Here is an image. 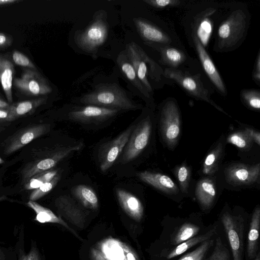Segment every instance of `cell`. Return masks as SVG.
Listing matches in <instances>:
<instances>
[{
  "label": "cell",
  "mask_w": 260,
  "mask_h": 260,
  "mask_svg": "<svg viewBox=\"0 0 260 260\" xmlns=\"http://www.w3.org/2000/svg\"><path fill=\"white\" fill-rule=\"evenodd\" d=\"M216 232V227L214 226L206 233L194 236L178 245L171 250L166 256L167 259H171L178 256L194 246L210 239Z\"/></svg>",
  "instance_id": "27"
},
{
  "label": "cell",
  "mask_w": 260,
  "mask_h": 260,
  "mask_svg": "<svg viewBox=\"0 0 260 260\" xmlns=\"http://www.w3.org/2000/svg\"><path fill=\"white\" fill-rule=\"evenodd\" d=\"M160 123L164 139L169 145H174L180 133V113L174 101H169L164 105L161 112Z\"/></svg>",
  "instance_id": "9"
},
{
  "label": "cell",
  "mask_w": 260,
  "mask_h": 260,
  "mask_svg": "<svg viewBox=\"0 0 260 260\" xmlns=\"http://www.w3.org/2000/svg\"><path fill=\"white\" fill-rule=\"evenodd\" d=\"M10 104L0 98V108H7Z\"/></svg>",
  "instance_id": "49"
},
{
  "label": "cell",
  "mask_w": 260,
  "mask_h": 260,
  "mask_svg": "<svg viewBox=\"0 0 260 260\" xmlns=\"http://www.w3.org/2000/svg\"><path fill=\"white\" fill-rule=\"evenodd\" d=\"M50 128L46 124H35L22 129L10 140L6 148L5 153L10 154L21 148L34 139L47 132Z\"/></svg>",
  "instance_id": "15"
},
{
  "label": "cell",
  "mask_w": 260,
  "mask_h": 260,
  "mask_svg": "<svg viewBox=\"0 0 260 260\" xmlns=\"http://www.w3.org/2000/svg\"><path fill=\"white\" fill-rule=\"evenodd\" d=\"M200 227L197 225L185 223L182 224L171 240L173 245H178L194 236L199 233Z\"/></svg>",
  "instance_id": "29"
},
{
  "label": "cell",
  "mask_w": 260,
  "mask_h": 260,
  "mask_svg": "<svg viewBox=\"0 0 260 260\" xmlns=\"http://www.w3.org/2000/svg\"><path fill=\"white\" fill-rule=\"evenodd\" d=\"M1 158H0V162H1Z\"/></svg>",
  "instance_id": "52"
},
{
  "label": "cell",
  "mask_w": 260,
  "mask_h": 260,
  "mask_svg": "<svg viewBox=\"0 0 260 260\" xmlns=\"http://www.w3.org/2000/svg\"><path fill=\"white\" fill-rule=\"evenodd\" d=\"M253 77L255 80L259 82L260 80V55L259 53L257 55L256 60L255 69L254 72Z\"/></svg>",
  "instance_id": "46"
},
{
  "label": "cell",
  "mask_w": 260,
  "mask_h": 260,
  "mask_svg": "<svg viewBox=\"0 0 260 260\" xmlns=\"http://www.w3.org/2000/svg\"><path fill=\"white\" fill-rule=\"evenodd\" d=\"M259 223L260 209L256 207L251 219L247 238V252L251 259L255 257L258 248Z\"/></svg>",
  "instance_id": "23"
},
{
  "label": "cell",
  "mask_w": 260,
  "mask_h": 260,
  "mask_svg": "<svg viewBox=\"0 0 260 260\" xmlns=\"http://www.w3.org/2000/svg\"><path fill=\"white\" fill-rule=\"evenodd\" d=\"M214 241L208 239L201 243L196 249L188 253L178 260H204L210 248L213 245Z\"/></svg>",
  "instance_id": "32"
},
{
  "label": "cell",
  "mask_w": 260,
  "mask_h": 260,
  "mask_svg": "<svg viewBox=\"0 0 260 260\" xmlns=\"http://www.w3.org/2000/svg\"><path fill=\"white\" fill-rule=\"evenodd\" d=\"M57 174V170H49L39 173L24 183V188L32 189L39 188L44 183L50 181Z\"/></svg>",
  "instance_id": "31"
},
{
  "label": "cell",
  "mask_w": 260,
  "mask_h": 260,
  "mask_svg": "<svg viewBox=\"0 0 260 260\" xmlns=\"http://www.w3.org/2000/svg\"><path fill=\"white\" fill-rule=\"evenodd\" d=\"M221 153L222 147L219 145L208 153L203 164L204 174L210 175L216 171Z\"/></svg>",
  "instance_id": "30"
},
{
  "label": "cell",
  "mask_w": 260,
  "mask_h": 260,
  "mask_svg": "<svg viewBox=\"0 0 260 260\" xmlns=\"http://www.w3.org/2000/svg\"><path fill=\"white\" fill-rule=\"evenodd\" d=\"M204 260H230V254L229 250L223 244L221 238L218 237L215 245L211 255Z\"/></svg>",
  "instance_id": "35"
},
{
  "label": "cell",
  "mask_w": 260,
  "mask_h": 260,
  "mask_svg": "<svg viewBox=\"0 0 260 260\" xmlns=\"http://www.w3.org/2000/svg\"><path fill=\"white\" fill-rule=\"evenodd\" d=\"M124 251L126 260H139L136 253L125 245H124Z\"/></svg>",
  "instance_id": "47"
},
{
  "label": "cell",
  "mask_w": 260,
  "mask_h": 260,
  "mask_svg": "<svg viewBox=\"0 0 260 260\" xmlns=\"http://www.w3.org/2000/svg\"><path fill=\"white\" fill-rule=\"evenodd\" d=\"M196 196L203 208H209L216 196V189L213 181L209 179L200 181L196 188Z\"/></svg>",
  "instance_id": "25"
},
{
  "label": "cell",
  "mask_w": 260,
  "mask_h": 260,
  "mask_svg": "<svg viewBox=\"0 0 260 260\" xmlns=\"http://www.w3.org/2000/svg\"><path fill=\"white\" fill-rule=\"evenodd\" d=\"M221 222L228 238L233 260H243L244 220L240 216L225 212Z\"/></svg>",
  "instance_id": "7"
},
{
  "label": "cell",
  "mask_w": 260,
  "mask_h": 260,
  "mask_svg": "<svg viewBox=\"0 0 260 260\" xmlns=\"http://www.w3.org/2000/svg\"><path fill=\"white\" fill-rule=\"evenodd\" d=\"M27 205L36 213L35 220L40 223H56L63 226L78 238H80L78 235L70 228L68 224L59 216L56 215L51 210L44 207L35 201L29 200Z\"/></svg>",
  "instance_id": "22"
},
{
  "label": "cell",
  "mask_w": 260,
  "mask_h": 260,
  "mask_svg": "<svg viewBox=\"0 0 260 260\" xmlns=\"http://www.w3.org/2000/svg\"><path fill=\"white\" fill-rule=\"evenodd\" d=\"M136 125H131L117 137L105 143L101 147L98 157L100 169L103 172L113 166L127 144Z\"/></svg>",
  "instance_id": "10"
},
{
  "label": "cell",
  "mask_w": 260,
  "mask_h": 260,
  "mask_svg": "<svg viewBox=\"0 0 260 260\" xmlns=\"http://www.w3.org/2000/svg\"><path fill=\"white\" fill-rule=\"evenodd\" d=\"M12 59L14 62L20 67L33 70H37L33 62L22 52L15 50L12 53Z\"/></svg>",
  "instance_id": "39"
},
{
  "label": "cell",
  "mask_w": 260,
  "mask_h": 260,
  "mask_svg": "<svg viewBox=\"0 0 260 260\" xmlns=\"http://www.w3.org/2000/svg\"><path fill=\"white\" fill-rule=\"evenodd\" d=\"M163 75L172 79L184 88L188 93L198 99L210 104L218 110L224 111L210 98L208 90L204 86L198 75H192L174 68H167Z\"/></svg>",
  "instance_id": "4"
},
{
  "label": "cell",
  "mask_w": 260,
  "mask_h": 260,
  "mask_svg": "<svg viewBox=\"0 0 260 260\" xmlns=\"http://www.w3.org/2000/svg\"><path fill=\"white\" fill-rule=\"evenodd\" d=\"M82 147V143L64 147L42 158L29 163L21 172L22 183H25L35 175L53 168L60 160L67 157L71 153L78 151Z\"/></svg>",
  "instance_id": "6"
},
{
  "label": "cell",
  "mask_w": 260,
  "mask_h": 260,
  "mask_svg": "<svg viewBox=\"0 0 260 260\" xmlns=\"http://www.w3.org/2000/svg\"><path fill=\"white\" fill-rule=\"evenodd\" d=\"M58 214L80 229H83L87 216V212L82 209L70 196L62 195L55 201Z\"/></svg>",
  "instance_id": "11"
},
{
  "label": "cell",
  "mask_w": 260,
  "mask_h": 260,
  "mask_svg": "<svg viewBox=\"0 0 260 260\" xmlns=\"http://www.w3.org/2000/svg\"><path fill=\"white\" fill-rule=\"evenodd\" d=\"M143 2L152 7L159 9L169 6H176L180 3V1L178 0H143Z\"/></svg>",
  "instance_id": "40"
},
{
  "label": "cell",
  "mask_w": 260,
  "mask_h": 260,
  "mask_svg": "<svg viewBox=\"0 0 260 260\" xmlns=\"http://www.w3.org/2000/svg\"><path fill=\"white\" fill-rule=\"evenodd\" d=\"M107 17L105 11H98L88 26L75 32L74 41L79 48L88 53L97 52L108 37L109 27Z\"/></svg>",
  "instance_id": "2"
},
{
  "label": "cell",
  "mask_w": 260,
  "mask_h": 260,
  "mask_svg": "<svg viewBox=\"0 0 260 260\" xmlns=\"http://www.w3.org/2000/svg\"><path fill=\"white\" fill-rule=\"evenodd\" d=\"M60 178V174H57L50 181L44 183L39 188L35 189L30 194L29 200L35 201L46 195L55 187Z\"/></svg>",
  "instance_id": "34"
},
{
  "label": "cell",
  "mask_w": 260,
  "mask_h": 260,
  "mask_svg": "<svg viewBox=\"0 0 260 260\" xmlns=\"http://www.w3.org/2000/svg\"><path fill=\"white\" fill-rule=\"evenodd\" d=\"M19 260H40V259L37 249L35 247H32L28 254L22 253L20 255Z\"/></svg>",
  "instance_id": "42"
},
{
  "label": "cell",
  "mask_w": 260,
  "mask_h": 260,
  "mask_svg": "<svg viewBox=\"0 0 260 260\" xmlns=\"http://www.w3.org/2000/svg\"><path fill=\"white\" fill-rule=\"evenodd\" d=\"M116 193L120 206L127 215L137 221H141L144 214V208L140 200L121 188L116 189Z\"/></svg>",
  "instance_id": "18"
},
{
  "label": "cell",
  "mask_w": 260,
  "mask_h": 260,
  "mask_svg": "<svg viewBox=\"0 0 260 260\" xmlns=\"http://www.w3.org/2000/svg\"><path fill=\"white\" fill-rule=\"evenodd\" d=\"M13 41L11 36L0 32V49H5L10 46Z\"/></svg>",
  "instance_id": "41"
},
{
  "label": "cell",
  "mask_w": 260,
  "mask_h": 260,
  "mask_svg": "<svg viewBox=\"0 0 260 260\" xmlns=\"http://www.w3.org/2000/svg\"><path fill=\"white\" fill-rule=\"evenodd\" d=\"M72 193L85 208L96 210L99 208V200L94 191L89 186L79 185L73 188Z\"/></svg>",
  "instance_id": "26"
},
{
  "label": "cell",
  "mask_w": 260,
  "mask_h": 260,
  "mask_svg": "<svg viewBox=\"0 0 260 260\" xmlns=\"http://www.w3.org/2000/svg\"><path fill=\"white\" fill-rule=\"evenodd\" d=\"M143 182L168 193H175L178 191L176 184L168 176L160 174L143 171L138 174Z\"/></svg>",
  "instance_id": "19"
},
{
  "label": "cell",
  "mask_w": 260,
  "mask_h": 260,
  "mask_svg": "<svg viewBox=\"0 0 260 260\" xmlns=\"http://www.w3.org/2000/svg\"><path fill=\"white\" fill-rule=\"evenodd\" d=\"M9 107L7 108H0V122L13 121Z\"/></svg>",
  "instance_id": "43"
},
{
  "label": "cell",
  "mask_w": 260,
  "mask_h": 260,
  "mask_svg": "<svg viewBox=\"0 0 260 260\" xmlns=\"http://www.w3.org/2000/svg\"><path fill=\"white\" fill-rule=\"evenodd\" d=\"M21 1L19 0H0V7L13 5L15 3H19Z\"/></svg>",
  "instance_id": "48"
},
{
  "label": "cell",
  "mask_w": 260,
  "mask_h": 260,
  "mask_svg": "<svg viewBox=\"0 0 260 260\" xmlns=\"http://www.w3.org/2000/svg\"><path fill=\"white\" fill-rule=\"evenodd\" d=\"M163 63L174 68L182 64L186 59L185 54L181 50L173 47H165L160 49Z\"/></svg>",
  "instance_id": "28"
},
{
  "label": "cell",
  "mask_w": 260,
  "mask_h": 260,
  "mask_svg": "<svg viewBox=\"0 0 260 260\" xmlns=\"http://www.w3.org/2000/svg\"><path fill=\"white\" fill-rule=\"evenodd\" d=\"M259 171V164L254 166L235 164L227 168L225 174L227 181L232 184L248 185L256 181Z\"/></svg>",
  "instance_id": "14"
},
{
  "label": "cell",
  "mask_w": 260,
  "mask_h": 260,
  "mask_svg": "<svg viewBox=\"0 0 260 260\" xmlns=\"http://www.w3.org/2000/svg\"><path fill=\"white\" fill-rule=\"evenodd\" d=\"M91 253L92 260H110L103 252L97 249L93 248Z\"/></svg>",
  "instance_id": "44"
},
{
  "label": "cell",
  "mask_w": 260,
  "mask_h": 260,
  "mask_svg": "<svg viewBox=\"0 0 260 260\" xmlns=\"http://www.w3.org/2000/svg\"><path fill=\"white\" fill-rule=\"evenodd\" d=\"M152 124L149 117L141 120L132 132L120 160L122 165L137 158L147 146L151 132Z\"/></svg>",
  "instance_id": "5"
},
{
  "label": "cell",
  "mask_w": 260,
  "mask_h": 260,
  "mask_svg": "<svg viewBox=\"0 0 260 260\" xmlns=\"http://www.w3.org/2000/svg\"><path fill=\"white\" fill-rule=\"evenodd\" d=\"M255 256H256V257L254 260H260V254H259V252L257 253V254Z\"/></svg>",
  "instance_id": "51"
},
{
  "label": "cell",
  "mask_w": 260,
  "mask_h": 260,
  "mask_svg": "<svg viewBox=\"0 0 260 260\" xmlns=\"http://www.w3.org/2000/svg\"><path fill=\"white\" fill-rule=\"evenodd\" d=\"M241 96L244 102L251 108L259 110L260 108V94L258 90H243Z\"/></svg>",
  "instance_id": "36"
},
{
  "label": "cell",
  "mask_w": 260,
  "mask_h": 260,
  "mask_svg": "<svg viewBox=\"0 0 260 260\" xmlns=\"http://www.w3.org/2000/svg\"><path fill=\"white\" fill-rule=\"evenodd\" d=\"M120 110L94 105H84L72 110L69 117L74 121L89 123L101 122L117 115Z\"/></svg>",
  "instance_id": "12"
},
{
  "label": "cell",
  "mask_w": 260,
  "mask_h": 260,
  "mask_svg": "<svg viewBox=\"0 0 260 260\" xmlns=\"http://www.w3.org/2000/svg\"><path fill=\"white\" fill-rule=\"evenodd\" d=\"M125 50L139 79L151 95L153 93V90L148 80V67L143 56L145 51L134 42L127 44Z\"/></svg>",
  "instance_id": "13"
},
{
  "label": "cell",
  "mask_w": 260,
  "mask_h": 260,
  "mask_svg": "<svg viewBox=\"0 0 260 260\" xmlns=\"http://www.w3.org/2000/svg\"><path fill=\"white\" fill-rule=\"evenodd\" d=\"M46 98L41 97L10 104L9 109L13 120L32 114L37 108L46 102Z\"/></svg>",
  "instance_id": "24"
},
{
  "label": "cell",
  "mask_w": 260,
  "mask_h": 260,
  "mask_svg": "<svg viewBox=\"0 0 260 260\" xmlns=\"http://www.w3.org/2000/svg\"><path fill=\"white\" fill-rule=\"evenodd\" d=\"M5 259V255L3 253L0 251V260H4Z\"/></svg>",
  "instance_id": "50"
},
{
  "label": "cell",
  "mask_w": 260,
  "mask_h": 260,
  "mask_svg": "<svg viewBox=\"0 0 260 260\" xmlns=\"http://www.w3.org/2000/svg\"><path fill=\"white\" fill-rule=\"evenodd\" d=\"M176 176L182 192H187L190 179V169L185 165L180 166L176 171Z\"/></svg>",
  "instance_id": "37"
},
{
  "label": "cell",
  "mask_w": 260,
  "mask_h": 260,
  "mask_svg": "<svg viewBox=\"0 0 260 260\" xmlns=\"http://www.w3.org/2000/svg\"><path fill=\"white\" fill-rule=\"evenodd\" d=\"M212 31V26L210 20L208 18H204L200 22L198 26V33L197 35L199 40L202 39L200 42L204 45L207 44L209 36Z\"/></svg>",
  "instance_id": "38"
},
{
  "label": "cell",
  "mask_w": 260,
  "mask_h": 260,
  "mask_svg": "<svg viewBox=\"0 0 260 260\" xmlns=\"http://www.w3.org/2000/svg\"><path fill=\"white\" fill-rule=\"evenodd\" d=\"M79 102L84 105L120 111L135 110L139 108V106L127 96L125 91L115 83L98 85L94 90L81 96Z\"/></svg>",
  "instance_id": "1"
},
{
  "label": "cell",
  "mask_w": 260,
  "mask_h": 260,
  "mask_svg": "<svg viewBox=\"0 0 260 260\" xmlns=\"http://www.w3.org/2000/svg\"><path fill=\"white\" fill-rule=\"evenodd\" d=\"M250 135L252 140L255 141L258 145L260 144L259 133L252 129L246 128L245 129Z\"/></svg>",
  "instance_id": "45"
},
{
  "label": "cell",
  "mask_w": 260,
  "mask_h": 260,
  "mask_svg": "<svg viewBox=\"0 0 260 260\" xmlns=\"http://www.w3.org/2000/svg\"><path fill=\"white\" fill-rule=\"evenodd\" d=\"M246 27V16L242 10L234 11L219 26L218 47L219 49L231 48L243 37Z\"/></svg>",
  "instance_id": "3"
},
{
  "label": "cell",
  "mask_w": 260,
  "mask_h": 260,
  "mask_svg": "<svg viewBox=\"0 0 260 260\" xmlns=\"http://www.w3.org/2000/svg\"><path fill=\"white\" fill-rule=\"evenodd\" d=\"M116 62L121 72L132 85L137 88L143 96L149 99L150 95L139 79L125 50L118 54L116 58Z\"/></svg>",
  "instance_id": "20"
},
{
  "label": "cell",
  "mask_w": 260,
  "mask_h": 260,
  "mask_svg": "<svg viewBox=\"0 0 260 260\" xmlns=\"http://www.w3.org/2000/svg\"><path fill=\"white\" fill-rule=\"evenodd\" d=\"M192 38L205 72L217 89L223 94H226V91L223 81L196 32H192Z\"/></svg>",
  "instance_id": "16"
},
{
  "label": "cell",
  "mask_w": 260,
  "mask_h": 260,
  "mask_svg": "<svg viewBox=\"0 0 260 260\" xmlns=\"http://www.w3.org/2000/svg\"><path fill=\"white\" fill-rule=\"evenodd\" d=\"M14 86L30 96L45 95L52 91L48 81L37 70L24 69L20 78H15Z\"/></svg>",
  "instance_id": "8"
},
{
  "label": "cell",
  "mask_w": 260,
  "mask_h": 260,
  "mask_svg": "<svg viewBox=\"0 0 260 260\" xmlns=\"http://www.w3.org/2000/svg\"><path fill=\"white\" fill-rule=\"evenodd\" d=\"M133 22L138 34L145 42L163 44L171 42V38L166 33L146 20L135 17Z\"/></svg>",
  "instance_id": "17"
},
{
  "label": "cell",
  "mask_w": 260,
  "mask_h": 260,
  "mask_svg": "<svg viewBox=\"0 0 260 260\" xmlns=\"http://www.w3.org/2000/svg\"><path fill=\"white\" fill-rule=\"evenodd\" d=\"M15 69L12 61L0 55V82L8 103L13 101L12 84Z\"/></svg>",
  "instance_id": "21"
},
{
  "label": "cell",
  "mask_w": 260,
  "mask_h": 260,
  "mask_svg": "<svg viewBox=\"0 0 260 260\" xmlns=\"http://www.w3.org/2000/svg\"><path fill=\"white\" fill-rule=\"evenodd\" d=\"M227 141L239 148L246 149L251 145L253 141L248 133L244 130L231 134L229 136Z\"/></svg>",
  "instance_id": "33"
}]
</instances>
